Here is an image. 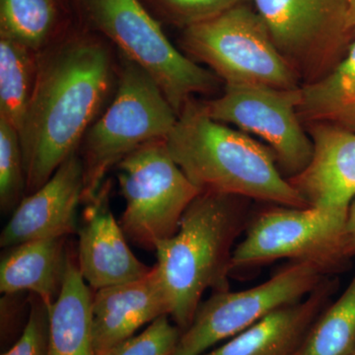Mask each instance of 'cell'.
<instances>
[{
	"mask_svg": "<svg viewBox=\"0 0 355 355\" xmlns=\"http://www.w3.org/2000/svg\"><path fill=\"white\" fill-rule=\"evenodd\" d=\"M345 253L350 257L355 254V198L350 205L345 232Z\"/></svg>",
	"mask_w": 355,
	"mask_h": 355,
	"instance_id": "27",
	"label": "cell"
},
{
	"mask_svg": "<svg viewBox=\"0 0 355 355\" xmlns=\"http://www.w3.org/2000/svg\"><path fill=\"white\" fill-rule=\"evenodd\" d=\"M116 167L125 200L121 227L128 241L155 252L176 234L184 211L202 191L173 159L166 139L147 142Z\"/></svg>",
	"mask_w": 355,
	"mask_h": 355,
	"instance_id": "7",
	"label": "cell"
},
{
	"mask_svg": "<svg viewBox=\"0 0 355 355\" xmlns=\"http://www.w3.org/2000/svg\"><path fill=\"white\" fill-rule=\"evenodd\" d=\"M91 311L96 355L106 354L159 317L170 316L169 300L156 266L141 279L95 291Z\"/></svg>",
	"mask_w": 355,
	"mask_h": 355,
	"instance_id": "14",
	"label": "cell"
},
{
	"mask_svg": "<svg viewBox=\"0 0 355 355\" xmlns=\"http://www.w3.org/2000/svg\"><path fill=\"white\" fill-rule=\"evenodd\" d=\"M168 150L202 193L253 198L289 207H309L280 171L268 147L210 118L191 98L166 137Z\"/></svg>",
	"mask_w": 355,
	"mask_h": 355,
	"instance_id": "2",
	"label": "cell"
},
{
	"mask_svg": "<svg viewBox=\"0 0 355 355\" xmlns=\"http://www.w3.org/2000/svg\"><path fill=\"white\" fill-rule=\"evenodd\" d=\"M301 87L286 90L259 85H225L223 94L202 101L210 116L263 140L287 179L312 161L314 144L298 114Z\"/></svg>",
	"mask_w": 355,
	"mask_h": 355,
	"instance_id": "10",
	"label": "cell"
},
{
	"mask_svg": "<svg viewBox=\"0 0 355 355\" xmlns=\"http://www.w3.org/2000/svg\"><path fill=\"white\" fill-rule=\"evenodd\" d=\"M65 0H0V36L42 51L69 31Z\"/></svg>",
	"mask_w": 355,
	"mask_h": 355,
	"instance_id": "19",
	"label": "cell"
},
{
	"mask_svg": "<svg viewBox=\"0 0 355 355\" xmlns=\"http://www.w3.org/2000/svg\"><path fill=\"white\" fill-rule=\"evenodd\" d=\"M67 1L76 24L108 40L150 74L178 116L193 94H211L220 85L211 70L173 46L140 0Z\"/></svg>",
	"mask_w": 355,
	"mask_h": 355,
	"instance_id": "4",
	"label": "cell"
},
{
	"mask_svg": "<svg viewBox=\"0 0 355 355\" xmlns=\"http://www.w3.org/2000/svg\"><path fill=\"white\" fill-rule=\"evenodd\" d=\"M314 153L289 179L309 205L347 210L355 198V133L330 123H311Z\"/></svg>",
	"mask_w": 355,
	"mask_h": 355,
	"instance_id": "15",
	"label": "cell"
},
{
	"mask_svg": "<svg viewBox=\"0 0 355 355\" xmlns=\"http://www.w3.org/2000/svg\"><path fill=\"white\" fill-rule=\"evenodd\" d=\"M330 272L311 261H293L263 284L241 291L214 292L182 331L176 355H202L273 311L303 300Z\"/></svg>",
	"mask_w": 355,
	"mask_h": 355,
	"instance_id": "8",
	"label": "cell"
},
{
	"mask_svg": "<svg viewBox=\"0 0 355 355\" xmlns=\"http://www.w3.org/2000/svg\"><path fill=\"white\" fill-rule=\"evenodd\" d=\"M118 55L116 93L79 147L84 169L83 203L95 197L110 170L147 142L166 139L178 120L150 74L119 51Z\"/></svg>",
	"mask_w": 355,
	"mask_h": 355,
	"instance_id": "5",
	"label": "cell"
},
{
	"mask_svg": "<svg viewBox=\"0 0 355 355\" xmlns=\"http://www.w3.org/2000/svg\"><path fill=\"white\" fill-rule=\"evenodd\" d=\"M300 93L301 121L335 125L355 121V40L335 69L301 86Z\"/></svg>",
	"mask_w": 355,
	"mask_h": 355,
	"instance_id": "20",
	"label": "cell"
},
{
	"mask_svg": "<svg viewBox=\"0 0 355 355\" xmlns=\"http://www.w3.org/2000/svg\"><path fill=\"white\" fill-rule=\"evenodd\" d=\"M90 289L79 270L77 256L70 250L64 286L48 308L46 355H96Z\"/></svg>",
	"mask_w": 355,
	"mask_h": 355,
	"instance_id": "18",
	"label": "cell"
},
{
	"mask_svg": "<svg viewBox=\"0 0 355 355\" xmlns=\"http://www.w3.org/2000/svg\"><path fill=\"white\" fill-rule=\"evenodd\" d=\"M347 4V33L349 39L355 38V0H345Z\"/></svg>",
	"mask_w": 355,
	"mask_h": 355,
	"instance_id": "28",
	"label": "cell"
},
{
	"mask_svg": "<svg viewBox=\"0 0 355 355\" xmlns=\"http://www.w3.org/2000/svg\"><path fill=\"white\" fill-rule=\"evenodd\" d=\"M282 55L307 83L349 40L345 0H252Z\"/></svg>",
	"mask_w": 355,
	"mask_h": 355,
	"instance_id": "11",
	"label": "cell"
},
{
	"mask_svg": "<svg viewBox=\"0 0 355 355\" xmlns=\"http://www.w3.org/2000/svg\"><path fill=\"white\" fill-rule=\"evenodd\" d=\"M240 198L203 191L184 211L176 234L156 248L170 318L182 331L205 291L229 289L233 245L246 221Z\"/></svg>",
	"mask_w": 355,
	"mask_h": 355,
	"instance_id": "3",
	"label": "cell"
},
{
	"mask_svg": "<svg viewBox=\"0 0 355 355\" xmlns=\"http://www.w3.org/2000/svg\"><path fill=\"white\" fill-rule=\"evenodd\" d=\"M30 299L29 316L20 338L1 355H46L49 309L34 294Z\"/></svg>",
	"mask_w": 355,
	"mask_h": 355,
	"instance_id": "26",
	"label": "cell"
},
{
	"mask_svg": "<svg viewBox=\"0 0 355 355\" xmlns=\"http://www.w3.org/2000/svg\"><path fill=\"white\" fill-rule=\"evenodd\" d=\"M26 195V174L19 132L0 118V209L14 211Z\"/></svg>",
	"mask_w": 355,
	"mask_h": 355,
	"instance_id": "23",
	"label": "cell"
},
{
	"mask_svg": "<svg viewBox=\"0 0 355 355\" xmlns=\"http://www.w3.org/2000/svg\"><path fill=\"white\" fill-rule=\"evenodd\" d=\"M84 169L78 151L71 154L38 191L26 196L0 235V246L69 237L78 230L77 209L83 203Z\"/></svg>",
	"mask_w": 355,
	"mask_h": 355,
	"instance_id": "12",
	"label": "cell"
},
{
	"mask_svg": "<svg viewBox=\"0 0 355 355\" xmlns=\"http://www.w3.org/2000/svg\"><path fill=\"white\" fill-rule=\"evenodd\" d=\"M39 71V53L0 36V118L19 132Z\"/></svg>",
	"mask_w": 355,
	"mask_h": 355,
	"instance_id": "21",
	"label": "cell"
},
{
	"mask_svg": "<svg viewBox=\"0 0 355 355\" xmlns=\"http://www.w3.org/2000/svg\"><path fill=\"white\" fill-rule=\"evenodd\" d=\"M355 352V275L336 302L315 320L294 355H354Z\"/></svg>",
	"mask_w": 355,
	"mask_h": 355,
	"instance_id": "22",
	"label": "cell"
},
{
	"mask_svg": "<svg viewBox=\"0 0 355 355\" xmlns=\"http://www.w3.org/2000/svg\"><path fill=\"white\" fill-rule=\"evenodd\" d=\"M169 315L159 317L146 330L123 340L104 355H176L182 331Z\"/></svg>",
	"mask_w": 355,
	"mask_h": 355,
	"instance_id": "25",
	"label": "cell"
},
{
	"mask_svg": "<svg viewBox=\"0 0 355 355\" xmlns=\"http://www.w3.org/2000/svg\"><path fill=\"white\" fill-rule=\"evenodd\" d=\"M159 22L190 27L249 0H140Z\"/></svg>",
	"mask_w": 355,
	"mask_h": 355,
	"instance_id": "24",
	"label": "cell"
},
{
	"mask_svg": "<svg viewBox=\"0 0 355 355\" xmlns=\"http://www.w3.org/2000/svg\"><path fill=\"white\" fill-rule=\"evenodd\" d=\"M354 355H355V352H354Z\"/></svg>",
	"mask_w": 355,
	"mask_h": 355,
	"instance_id": "29",
	"label": "cell"
},
{
	"mask_svg": "<svg viewBox=\"0 0 355 355\" xmlns=\"http://www.w3.org/2000/svg\"><path fill=\"white\" fill-rule=\"evenodd\" d=\"M120 60L108 40L76 23L39 53L34 93L19 130L26 196L43 187L106 110Z\"/></svg>",
	"mask_w": 355,
	"mask_h": 355,
	"instance_id": "1",
	"label": "cell"
},
{
	"mask_svg": "<svg viewBox=\"0 0 355 355\" xmlns=\"http://www.w3.org/2000/svg\"><path fill=\"white\" fill-rule=\"evenodd\" d=\"M184 53L209 67L225 85L295 90L300 76L282 55L265 21L247 2L183 29Z\"/></svg>",
	"mask_w": 355,
	"mask_h": 355,
	"instance_id": "6",
	"label": "cell"
},
{
	"mask_svg": "<svg viewBox=\"0 0 355 355\" xmlns=\"http://www.w3.org/2000/svg\"><path fill=\"white\" fill-rule=\"evenodd\" d=\"M347 210L277 205L248 224L233 250L231 273L279 260L311 261L329 270L345 259Z\"/></svg>",
	"mask_w": 355,
	"mask_h": 355,
	"instance_id": "9",
	"label": "cell"
},
{
	"mask_svg": "<svg viewBox=\"0 0 355 355\" xmlns=\"http://www.w3.org/2000/svg\"><path fill=\"white\" fill-rule=\"evenodd\" d=\"M67 238L34 240L6 249L0 263L1 293L30 292L50 308L60 296L67 275Z\"/></svg>",
	"mask_w": 355,
	"mask_h": 355,
	"instance_id": "17",
	"label": "cell"
},
{
	"mask_svg": "<svg viewBox=\"0 0 355 355\" xmlns=\"http://www.w3.org/2000/svg\"><path fill=\"white\" fill-rule=\"evenodd\" d=\"M112 182L106 180L90 202L84 203L79 236V270L93 291L141 279L151 268L128 247L120 222L110 207Z\"/></svg>",
	"mask_w": 355,
	"mask_h": 355,
	"instance_id": "13",
	"label": "cell"
},
{
	"mask_svg": "<svg viewBox=\"0 0 355 355\" xmlns=\"http://www.w3.org/2000/svg\"><path fill=\"white\" fill-rule=\"evenodd\" d=\"M334 282L324 279L307 297L266 315L202 355H294L328 306Z\"/></svg>",
	"mask_w": 355,
	"mask_h": 355,
	"instance_id": "16",
	"label": "cell"
}]
</instances>
